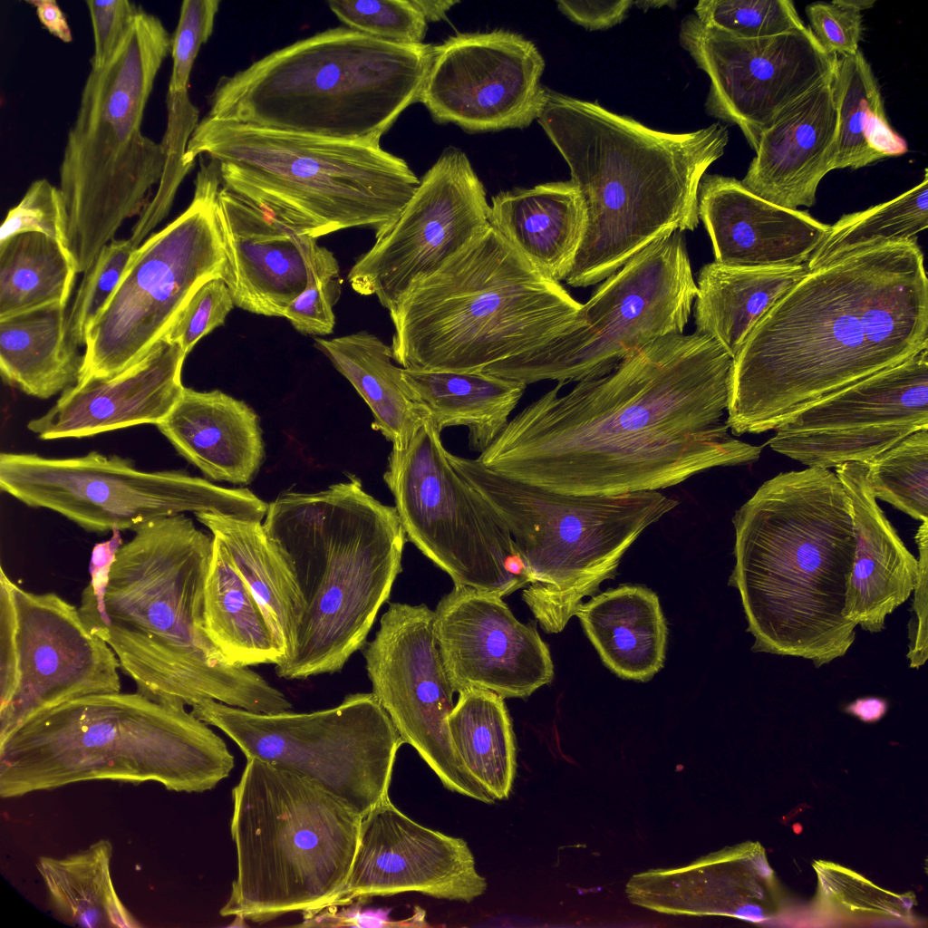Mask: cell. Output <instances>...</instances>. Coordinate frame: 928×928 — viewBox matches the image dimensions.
<instances>
[{
  "mask_svg": "<svg viewBox=\"0 0 928 928\" xmlns=\"http://www.w3.org/2000/svg\"><path fill=\"white\" fill-rule=\"evenodd\" d=\"M733 359L697 332L657 339L612 372L558 384L510 420L477 459L487 469L575 495L659 490L761 448L726 421Z\"/></svg>",
  "mask_w": 928,
  "mask_h": 928,
  "instance_id": "1",
  "label": "cell"
},
{
  "mask_svg": "<svg viewBox=\"0 0 928 928\" xmlns=\"http://www.w3.org/2000/svg\"><path fill=\"white\" fill-rule=\"evenodd\" d=\"M928 349V279L917 238L809 271L759 319L733 359L734 436L776 430L815 401Z\"/></svg>",
  "mask_w": 928,
  "mask_h": 928,
  "instance_id": "2",
  "label": "cell"
},
{
  "mask_svg": "<svg viewBox=\"0 0 928 928\" xmlns=\"http://www.w3.org/2000/svg\"><path fill=\"white\" fill-rule=\"evenodd\" d=\"M122 544L104 583L83 589L79 613L114 652L136 692L192 707L211 699L257 713L288 711L287 698L249 667L227 663L204 625L214 536L185 514L143 523Z\"/></svg>",
  "mask_w": 928,
  "mask_h": 928,
  "instance_id": "3",
  "label": "cell"
},
{
  "mask_svg": "<svg viewBox=\"0 0 928 928\" xmlns=\"http://www.w3.org/2000/svg\"><path fill=\"white\" fill-rule=\"evenodd\" d=\"M735 566L751 650L821 667L856 639L844 615L856 532L852 502L827 469L781 472L732 517Z\"/></svg>",
  "mask_w": 928,
  "mask_h": 928,
  "instance_id": "4",
  "label": "cell"
},
{
  "mask_svg": "<svg viewBox=\"0 0 928 928\" xmlns=\"http://www.w3.org/2000/svg\"><path fill=\"white\" fill-rule=\"evenodd\" d=\"M537 121L567 163L585 208V233L565 279L574 287L606 279L673 232L694 230L701 180L729 142L720 123L660 131L548 88Z\"/></svg>",
  "mask_w": 928,
  "mask_h": 928,
  "instance_id": "5",
  "label": "cell"
},
{
  "mask_svg": "<svg viewBox=\"0 0 928 928\" xmlns=\"http://www.w3.org/2000/svg\"><path fill=\"white\" fill-rule=\"evenodd\" d=\"M264 528L304 603L292 652L276 665L287 680L334 673L361 649L401 572L407 537L395 507L350 476L316 493H285Z\"/></svg>",
  "mask_w": 928,
  "mask_h": 928,
  "instance_id": "6",
  "label": "cell"
},
{
  "mask_svg": "<svg viewBox=\"0 0 928 928\" xmlns=\"http://www.w3.org/2000/svg\"><path fill=\"white\" fill-rule=\"evenodd\" d=\"M234 764L225 741L185 707L138 692L89 695L0 737V797L92 780L199 793L228 777Z\"/></svg>",
  "mask_w": 928,
  "mask_h": 928,
  "instance_id": "7",
  "label": "cell"
},
{
  "mask_svg": "<svg viewBox=\"0 0 928 928\" xmlns=\"http://www.w3.org/2000/svg\"><path fill=\"white\" fill-rule=\"evenodd\" d=\"M433 46L327 29L223 76L207 116L268 130L380 145L420 102Z\"/></svg>",
  "mask_w": 928,
  "mask_h": 928,
  "instance_id": "8",
  "label": "cell"
},
{
  "mask_svg": "<svg viewBox=\"0 0 928 928\" xmlns=\"http://www.w3.org/2000/svg\"><path fill=\"white\" fill-rule=\"evenodd\" d=\"M581 307L490 225L389 311L393 360L481 372L547 342Z\"/></svg>",
  "mask_w": 928,
  "mask_h": 928,
  "instance_id": "9",
  "label": "cell"
},
{
  "mask_svg": "<svg viewBox=\"0 0 928 928\" xmlns=\"http://www.w3.org/2000/svg\"><path fill=\"white\" fill-rule=\"evenodd\" d=\"M218 163L221 184L303 234L318 238L366 227L375 237L398 218L420 179L381 148L205 116L184 156Z\"/></svg>",
  "mask_w": 928,
  "mask_h": 928,
  "instance_id": "10",
  "label": "cell"
},
{
  "mask_svg": "<svg viewBox=\"0 0 928 928\" xmlns=\"http://www.w3.org/2000/svg\"><path fill=\"white\" fill-rule=\"evenodd\" d=\"M171 40L161 20L141 9L115 55L85 80L59 167L78 273L126 219L142 213L160 183L165 149L141 125Z\"/></svg>",
  "mask_w": 928,
  "mask_h": 928,
  "instance_id": "11",
  "label": "cell"
},
{
  "mask_svg": "<svg viewBox=\"0 0 928 928\" xmlns=\"http://www.w3.org/2000/svg\"><path fill=\"white\" fill-rule=\"evenodd\" d=\"M237 875L221 916L262 923L323 906L345 883L362 817L295 772L247 759L232 789Z\"/></svg>",
  "mask_w": 928,
  "mask_h": 928,
  "instance_id": "12",
  "label": "cell"
},
{
  "mask_svg": "<svg viewBox=\"0 0 928 928\" xmlns=\"http://www.w3.org/2000/svg\"><path fill=\"white\" fill-rule=\"evenodd\" d=\"M453 468L504 522L525 566L522 599L547 633L614 578L628 548L679 502L658 490L609 495L550 491L448 452Z\"/></svg>",
  "mask_w": 928,
  "mask_h": 928,
  "instance_id": "13",
  "label": "cell"
},
{
  "mask_svg": "<svg viewBox=\"0 0 928 928\" xmlns=\"http://www.w3.org/2000/svg\"><path fill=\"white\" fill-rule=\"evenodd\" d=\"M697 293L684 238L673 232L607 277L562 332L482 372L527 385L603 376L657 339L682 334Z\"/></svg>",
  "mask_w": 928,
  "mask_h": 928,
  "instance_id": "14",
  "label": "cell"
},
{
  "mask_svg": "<svg viewBox=\"0 0 928 928\" xmlns=\"http://www.w3.org/2000/svg\"><path fill=\"white\" fill-rule=\"evenodd\" d=\"M220 185L218 163L201 161L189 206L135 250L89 332L77 383L112 378L137 363L198 287L216 278L228 282L230 265L218 215Z\"/></svg>",
  "mask_w": 928,
  "mask_h": 928,
  "instance_id": "15",
  "label": "cell"
},
{
  "mask_svg": "<svg viewBox=\"0 0 928 928\" xmlns=\"http://www.w3.org/2000/svg\"><path fill=\"white\" fill-rule=\"evenodd\" d=\"M190 712L228 736L246 759L311 779L362 817L389 797L396 753L405 743L372 692L304 713H257L211 699Z\"/></svg>",
  "mask_w": 928,
  "mask_h": 928,
  "instance_id": "16",
  "label": "cell"
},
{
  "mask_svg": "<svg viewBox=\"0 0 928 928\" xmlns=\"http://www.w3.org/2000/svg\"><path fill=\"white\" fill-rule=\"evenodd\" d=\"M0 488L28 507L53 510L97 533L133 531L186 512L261 522L268 507L245 488H223L178 470L145 471L129 459L97 451L70 458L3 452Z\"/></svg>",
  "mask_w": 928,
  "mask_h": 928,
  "instance_id": "17",
  "label": "cell"
},
{
  "mask_svg": "<svg viewBox=\"0 0 928 928\" xmlns=\"http://www.w3.org/2000/svg\"><path fill=\"white\" fill-rule=\"evenodd\" d=\"M440 431L427 419L403 448H393L383 479L405 532L454 585L500 597L528 585L508 527L453 468Z\"/></svg>",
  "mask_w": 928,
  "mask_h": 928,
  "instance_id": "18",
  "label": "cell"
},
{
  "mask_svg": "<svg viewBox=\"0 0 928 928\" xmlns=\"http://www.w3.org/2000/svg\"><path fill=\"white\" fill-rule=\"evenodd\" d=\"M119 661L79 610L28 592L0 569V737L69 701L121 692Z\"/></svg>",
  "mask_w": 928,
  "mask_h": 928,
  "instance_id": "19",
  "label": "cell"
},
{
  "mask_svg": "<svg viewBox=\"0 0 928 928\" xmlns=\"http://www.w3.org/2000/svg\"><path fill=\"white\" fill-rule=\"evenodd\" d=\"M485 188L467 155L450 147L424 174L395 222L350 269L351 287L388 311L490 226Z\"/></svg>",
  "mask_w": 928,
  "mask_h": 928,
  "instance_id": "20",
  "label": "cell"
},
{
  "mask_svg": "<svg viewBox=\"0 0 928 928\" xmlns=\"http://www.w3.org/2000/svg\"><path fill=\"white\" fill-rule=\"evenodd\" d=\"M425 604L392 603L363 652L372 693L405 743L412 746L450 790L486 804L491 798L457 755L448 718L453 689Z\"/></svg>",
  "mask_w": 928,
  "mask_h": 928,
  "instance_id": "21",
  "label": "cell"
},
{
  "mask_svg": "<svg viewBox=\"0 0 928 928\" xmlns=\"http://www.w3.org/2000/svg\"><path fill=\"white\" fill-rule=\"evenodd\" d=\"M679 41L710 78L708 114L737 125L754 150L762 132L789 105L833 80L837 60L820 45L809 25L746 39L690 15L681 24Z\"/></svg>",
  "mask_w": 928,
  "mask_h": 928,
  "instance_id": "22",
  "label": "cell"
},
{
  "mask_svg": "<svg viewBox=\"0 0 928 928\" xmlns=\"http://www.w3.org/2000/svg\"><path fill=\"white\" fill-rule=\"evenodd\" d=\"M928 428V349L805 407L768 441L808 468L868 463Z\"/></svg>",
  "mask_w": 928,
  "mask_h": 928,
  "instance_id": "23",
  "label": "cell"
},
{
  "mask_svg": "<svg viewBox=\"0 0 928 928\" xmlns=\"http://www.w3.org/2000/svg\"><path fill=\"white\" fill-rule=\"evenodd\" d=\"M544 70L536 46L518 34H458L433 46L420 102L434 121L469 132L522 129L545 104Z\"/></svg>",
  "mask_w": 928,
  "mask_h": 928,
  "instance_id": "24",
  "label": "cell"
},
{
  "mask_svg": "<svg viewBox=\"0 0 928 928\" xmlns=\"http://www.w3.org/2000/svg\"><path fill=\"white\" fill-rule=\"evenodd\" d=\"M433 630L455 691L525 698L554 678L548 646L535 625L520 623L498 595L454 585L437 604Z\"/></svg>",
  "mask_w": 928,
  "mask_h": 928,
  "instance_id": "25",
  "label": "cell"
},
{
  "mask_svg": "<svg viewBox=\"0 0 928 928\" xmlns=\"http://www.w3.org/2000/svg\"><path fill=\"white\" fill-rule=\"evenodd\" d=\"M486 890L465 840L416 823L387 797L362 818L348 877L321 907L406 892L469 903Z\"/></svg>",
  "mask_w": 928,
  "mask_h": 928,
  "instance_id": "26",
  "label": "cell"
},
{
  "mask_svg": "<svg viewBox=\"0 0 928 928\" xmlns=\"http://www.w3.org/2000/svg\"><path fill=\"white\" fill-rule=\"evenodd\" d=\"M218 202L235 306L284 317L311 283L340 276L333 252L316 238L224 187Z\"/></svg>",
  "mask_w": 928,
  "mask_h": 928,
  "instance_id": "27",
  "label": "cell"
},
{
  "mask_svg": "<svg viewBox=\"0 0 928 928\" xmlns=\"http://www.w3.org/2000/svg\"><path fill=\"white\" fill-rule=\"evenodd\" d=\"M187 354L159 341L137 363L112 378H92L63 391L27 429L41 440L85 438L140 424L162 421L185 386Z\"/></svg>",
  "mask_w": 928,
  "mask_h": 928,
  "instance_id": "28",
  "label": "cell"
},
{
  "mask_svg": "<svg viewBox=\"0 0 928 928\" xmlns=\"http://www.w3.org/2000/svg\"><path fill=\"white\" fill-rule=\"evenodd\" d=\"M698 214L712 242L715 262L737 268L807 265L830 231L808 212L774 205L740 180L704 175Z\"/></svg>",
  "mask_w": 928,
  "mask_h": 928,
  "instance_id": "29",
  "label": "cell"
},
{
  "mask_svg": "<svg viewBox=\"0 0 928 928\" xmlns=\"http://www.w3.org/2000/svg\"><path fill=\"white\" fill-rule=\"evenodd\" d=\"M832 81L813 88L760 135L741 183L784 208L816 204L817 187L838 152L839 118Z\"/></svg>",
  "mask_w": 928,
  "mask_h": 928,
  "instance_id": "30",
  "label": "cell"
},
{
  "mask_svg": "<svg viewBox=\"0 0 928 928\" xmlns=\"http://www.w3.org/2000/svg\"><path fill=\"white\" fill-rule=\"evenodd\" d=\"M835 469L852 502L856 537L844 615L865 631L879 633L913 593L918 560L879 508L866 465L846 462Z\"/></svg>",
  "mask_w": 928,
  "mask_h": 928,
  "instance_id": "31",
  "label": "cell"
},
{
  "mask_svg": "<svg viewBox=\"0 0 928 928\" xmlns=\"http://www.w3.org/2000/svg\"><path fill=\"white\" fill-rule=\"evenodd\" d=\"M156 426L179 454L214 480L248 484L265 457L256 413L219 390L184 387Z\"/></svg>",
  "mask_w": 928,
  "mask_h": 928,
  "instance_id": "32",
  "label": "cell"
},
{
  "mask_svg": "<svg viewBox=\"0 0 928 928\" xmlns=\"http://www.w3.org/2000/svg\"><path fill=\"white\" fill-rule=\"evenodd\" d=\"M489 221L542 275L558 283L573 267L587 224L571 180L501 191L491 198Z\"/></svg>",
  "mask_w": 928,
  "mask_h": 928,
  "instance_id": "33",
  "label": "cell"
},
{
  "mask_svg": "<svg viewBox=\"0 0 928 928\" xmlns=\"http://www.w3.org/2000/svg\"><path fill=\"white\" fill-rule=\"evenodd\" d=\"M575 615L604 663L621 678L648 681L662 667L667 627L651 590L610 589L581 603Z\"/></svg>",
  "mask_w": 928,
  "mask_h": 928,
  "instance_id": "34",
  "label": "cell"
},
{
  "mask_svg": "<svg viewBox=\"0 0 928 928\" xmlns=\"http://www.w3.org/2000/svg\"><path fill=\"white\" fill-rule=\"evenodd\" d=\"M808 272L807 265L737 268L706 264L696 284V332L716 341L734 359L759 319Z\"/></svg>",
  "mask_w": 928,
  "mask_h": 928,
  "instance_id": "35",
  "label": "cell"
},
{
  "mask_svg": "<svg viewBox=\"0 0 928 928\" xmlns=\"http://www.w3.org/2000/svg\"><path fill=\"white\" fill-rule=\"evenodd\" d=\"M402 378L441 432L465 426L469 448L483 452L503 431L527 384L485 372L402 368Z\"/></svg>",
  "mask_w": 928,
  "mask_h": 928,
  "instance_id": "36",
  "label": "cell"
},
{
  "mask_svg": "<svg viewBox=\"0 0 928 928\" xmlns=\"http://www.w3.org/2000/svg\"><path fill=\"white\" fill-rule=\"evenodd\" d=\"M69 313L49 306L0 320L2 379L27 395L48 399L77 383L83 362L71 336Z\"/></svg>",
  "mask_w": 928,
  "mask_h": 928,
  "instance_id": "37",
  "label": "cell"
},
{
  "mask_svg": "<svg viewBox=\"0 0 928 928\" xmlns=\"http://www.w3.org/2000/svg\"><path fill=\"white\" fill-rule=\"evenodd\" d=\"M314 345L332 362L369 406L373 430L393 448H403L430 418L392 363V347L366 331L333 339L316 337Z\"/></svg>",
  "mask_w": 928,
  "mask_h": 928,
  "instance_id": "38",
  "label": "cell"
},
{
  "mask_svg": "<svg viewBox=\"0 0 928 928\" xmlns=\"http://www.w3.org/2000/svg\"><path fill=\"white\" fill-rule=\"evenodd\" d=\"M195 515L227 548L258 603L284 660L294 648L304 603L283 554L261 522L209 512Z\"/></svg>",
  "mask_w": 928,
  "mask_h": 928,
  "instance_id": "39",
  "label": "cell"
},
{
  "mask_svg": "<svg viewBox=\"0 0 928 928\" xmlns=\"http://www.w3.org/2000/svg\"><path fill=\"white\" fill-rule=\"evenodd\" d=\"M204 625L212 643L232 666L276 665L284 658L258 603L215 536L205 582Z\"/></svg>",
  "mask_w": 928,
  "mask_h": 928,
  "instance_id": "40",
  "label": "cell"
},
{
  "mask_svg": "<svg viewBox=\"0 0 928 928\" xmlns=\"http://www.w3.org/2000/svg\"><path fill=\"white\" fill-rule=\"evenodd\" d=\"M113 846L102 838L62 857L41 856V875L53 914L87 928H139L140 921L118 895L111 878Z\"/></svg>",
  "mask_w": 928,
  "mask_h": 928,
  "instance_id": "41",
  "label": "cell"
},
{
  "mask_svg": "<svg viewBox=\"0 0 928 928\" xmlns=\"http://www.w3.org/2000/svg\"><path fill=\"white\" fill-rule=\"evenodd\" d=\"M832 88L839 118L835 169H857L907 151L889 124L878 82L860 50L837 56Z\"/></svg>",
  "mask_w": 928,
  "mask_h": 928,
  "instance_id": "42",
  "label": "cell"
},
{
  "mask_svg": "<svg viewBox=\"0 0 928 928\" xmlns=\"http://www.w3.org/2000/svg\"><path fill=\"white\" fill-rule=\"evenodd\" d=\"M452 746L474 779L495 800L509 797L515 778L516 744L504 699L481 689L459 691L448 718Z\"/></svg>",
  "mask_w": 928,
  "mask_h": 928,
  "instance_id": "43",
  "label": "cell"
},
{
  "mask_svg": "<svg viewBox=\"0 0 928 928\" xmlns=\"http://www.w3.org/2000/svg\"><path fill=\"white\" fill-rule=\"evenodd\" d=\"M77 274L71 251L44 234H18L0 243V320L67 307Z\"/></svg>",
  "mask_w": 928,
  "mask_h": 928,
  "instance_id": "44",
  "label": "cell"
},
{
  "mask_svg": "<svg viewBox=\"0 0 928 928\" xmlns=\"http://www.w3.org/2000/svg\"><path fill=\"white\" fill-rule=\"evenodd\" d=\"M928 227V172L922 182L895 198L843 215L812 253L809 271L875 245L917 238Z\"/></svg>",
  "mask_w": 928,
  "mask_h": 928,
  "instance_id": "45",
  "label": "cell"
},
{
  "mask_svg": "<svg viewBox=\"0 0 928 928\" xmlns=\"http://www.w3.org/2000/svg\"><path fill=\"white\" fill-rule=\"evenodd\" d=\"M865 465L876 499L914 519L928 520V428L911 433Z\"/></svg>",
  "mask_w": 928,
  "mask_h": 928,
  "instance_id": "46",
  "label": "cell"
},
{
  "mask_svg": "<svg viewBox=\"0 0 928 928\" xmlns=\"http://www.w3.org/2000/svg\"><path fill=\"white\" fill-rule=\"evenodd\" d=\"M694 12L704 25L739 38L770 37L806 26L789 0H701Z\"/></svg>",
  "mask_w": 928,
  "mask_h": 928,
  "instance_id": "47",
  "label": "cell"
},
{
  "mask_svg": "<svg viewBox=\"0 0 928 928\" xmlns=\"http://www.w3.org/2000/svg\"><path fill=\"white\" fill-rule=\"evenodd\" d=\"M137 248L128 239H112L85 271L69 312V331L79 347L86 346L93 324L112 297Z\"/></svg>",
  "mask_w": 928,
  "mask_h": 928,
  "instance_id": "48",
  "label": "cell"
},
{
  "mask_svg": "<svg viewBox=\"0 0 928 928\" xmlns=\"http://www.w3.org/2000/svg\"><path fill=\"white\" fill-rule=\"evenodd\" d=\"M330 10L348 28L396 44H422L427 21L411 0H330Z\"/></svg>",
  "mask_w": 928,
  "mask_h": 928,
  "instance_id": "49",
  "label": "cell"
},
{
  "mask_svg": "<svg viewBox=\"0 0 928 928\" xmlns=\"http://www.w3.org/2000/svg\"><path fill=\"white\" fill-rule=\"evenodd\" d=\"M29 232L44 234L70 250L67 207L61 189L46 179L33 181L9 209L0 227V243Z\"/></svg>",
  "mask_w": 928,
  "mask_h": 928,
  "instance_id": "50",
  "label": "cell"
},
{
  "mask_svg": "<svg viewBox=\"0 0 928 928\" xmlns=\"http://www.w3.org/2000/svg\"><path fill=\"white\" fill-rule=\"evenodd\" d=\"M234 306L226 281L209 280L188 298L161 340L178 345L188 355L201 338L225 323Z\"/></svg>",
  "mask_w": 928,
  "mask_h": 928,
  "instance_id": "51",
  "label": "cell"
},
{
  "mask_svg": "<svg viewBox=\"0 0 928 928\" xmlns=\"http://www.w3.org/2000/svg\"><path fill=\"white\" fill-rule=\"evenodd\" d=\"M218 0H185L171 40L172 67L168 91L188 90L190 73L202 44L214 29Z\"/></svg>",
  "mask_w": 928,
  "mask_h": 928,
  "instance_id": "52",
  "label": "cell"
},
{
  "mask_svg": "<svg viewBox=\"0 0 928 928\" xmlns=\"http://www.w3.org/2000/svg\"><path fill=\"white\" fill-rule=\"evenodd\" d=\"M815 37L829 53L853 54L862 39L861 12L847 6L843 0L815 2L806 6Z\"/></svg>",
  "mask_w": 928,
  "mask_h": 928,
  "instance_id": "53",
  "label": "cell"
},
{
  "mask_svg": "<svg viewBox=\"0 0 928 928\" xmlns=\"http://www.w3.org/2000/svg\"><path fill=\"white\" fill-rule=\"evenodd\" d=\"M93 34L92 68L105 66L129 34L142 8L128 0L86 1Z\"/></svg>",
  "mask_w": 928,
  "mask_h": 928,
  "instance_id": "54",
  "label": "cell"
},
{
  "mask_svg": "<svg viewBox=\"0 0 928 928\" xmlns=\"http://www.w3.org/2000/svg\"><path fill=\"white\" fill-rule=\"evenodd\" d=\"M341 291L340 276L317 279L288 305L284 317L304 334H330L335 324L333 308L341 296Z\"/></svg>",
  "mask_w": 928,
  "mask_h": 928,
  "instance_id": "55",
  "label": "cell"
},
{
  "mask_svg": "<svg viewBox=\"0 0 928 928\" xmlns=\"http://www.w3.org/2000/svg\"><path fill=\"white\" fill-rule=\"evenodd\" d=\"M922 522L915 535L919 550L918 574L913 591L912 617L908 624L910 643L906 654L910 667L915 669L923 665L928 656V520Z\"/></svg>",
  "mask_w": 928,
  "mask_h": 928,
  "instance_id": "56",
  "label": "cell"
},
{
  "mask_svg": "<svg viewBox=\"0 0 928 928\" xmlns=\"http://www.w3.org/2000/svg\"><path fill=\"white\" fill-rule=\"evenodd\" d=\"M167 129L161 140L166 161L184 162L188 141L199 121V111L190 101L188 92L168 91L166 96Z\"/></svg>",
  "mask_w": 928,
  "mask_h": 928,
  "instance_id": "57",
  "label": "cell"
},
{
  "mask_svg": "<svg viewBox=\"0 0 928 928\" xmlns=\"http://www.w3.org/2000/svg\"><path fill=\"white\" fill-rule=\"evenodd\" d=\"M361 901L303 912L300 927H383L393 925L382 910L362 909Z\"/></svg>",
  "mask_w": 928,
  "mask_h": 928,
  "instance_id": "58",
  "label": "cell"
},
{
  "mask_svg": "<svg viewBox=\"0 0 928 928\" xmlns=\"http://www.w3.org/2000/svg\"><path fill=\"white\" fill-rule=\"evenodd\" d=\"M632 0L557 1L561 13L587 30H604L621 23L633 5Z\"/></svg>",
  "mask_w": 928,
  "mask_h": 928,
  "instance_id": "59",
  "label": "cell"
},
{
  "mask_svg": "<svg viewBox=\"0 0 928 928\" xmlns=\"http://www.w3.org/2000/svg\"><path fill=\"white\" fill-rule=\"evenodd\" d=\"M27 3L35 7L40 23L51 34L63 43H71L72 41V34L67 19L56 1L30 0Z\"/></svg>",
  "mask_w": 928,
  "mask_h": 928,
  "instance_id": "60",
  "label": "cell"
},
{
  "mask_svg": "<svg viewBox=\"0 0 928 928\" xmlns=\"http://www.w3.org/2000/svg\"><path fill=\"white\" fill-rule=\"evenodd\" d=\"M888 710V702L880 697L857 698L845 707L846 712L865 722H875L882 719Z\"/></svg>",
  "mask_w": 928,
  "mask_h": 928,
  "instance_id": "61",
  "label": "cell"
},
{
  "mask_svg": "<svg viewBox=\"0 0 928 928\" xmlns=\"http://www.w3.org/2000/svg\"><path fill=\"white\" fill-rule=\"evenodd\" d=\"M428 22L444 19L447 12L459 1L454 0H411Z\"/></svg>",
  "mask_w": 928,
  "mask_h": 928,
  "instance_id": "62",
  "label": "cell"
},
{
  "mask_svg": "<svg viewBox=\"0 0 928 928\" xmlns=\"http://www.w3.org/2000/svg\"><path fill=\"white\" fill-rule=\"evenodd\" d=\"M633 5H635L639 8L643 9V11H647L650 8H660V7H662V6H665V5L673 7L672 5L675 6L677 5V3L675 1H668V0H663V1H661V0H657V1L650 0V1H634Z\"/></svg>",
  "mask_w": 928,
  "mask_h": 928,
  "instance_id": "63",
  "label": "cell"
},
{
  "mask_svg": "<svg viewBox=\"0 0 928 928\" xmlns=\"http://www.w3.org/2000/svg\"><path fill=\"white\" fill-rule=\"evenodd\" d=\"M843 1H844V3L847 6L851 7V8H853L855 10H857L859 12H862L864 10L871 8L875 5V3L874 0H843Z\"/></svg>",
  "mask_w": 928,
  "mask_h": 928,
  "instance_id": "64",
  "label": "cell"
}]
</instances>
